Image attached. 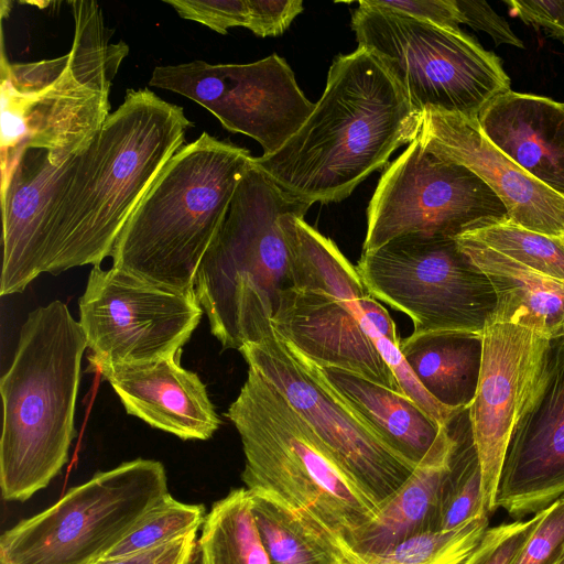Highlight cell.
Instances as JSON below:
<instances>
[{
    "label": "cell",
    "instance_id": "1",
    "mask_svg": "<svg viewBox=\"0 0 564 564\" xmlns=\"http://www.w3.org/2000/svg\"><path fill=\"white\" fill-rule=\"evenodd\" d=\"M422 119L379 59L357 47L334 58L325 90L299 131L252 163L300 202H340L417 138Z\"/></svg>",
    "mask_w": 564,
    "mask_h": 564
},
{
    "label": "cell",
    "instance_id": "2",
    "mask_svg": "<svg viewBox=\"0 0 564 564\" xmlns=\"http://www.w3.org/2000/svg\"><path fill=\"white\" fill-rule=\"evenodd\" d=\"M184 109L150 89H129L75 158L56 208L46 273L100 265L167 161L193 127Z\"/></svg>",
    "mask_w": 564,
    "mask_h": 564
},
{
    "label": "cell",
    "instance_id": "3",
    "mask_svg": "<svg viewBox=\"0 0 564 564\" xmlns=\"http://www.w3.org/2000/svg\"><path fill=\"white\" fill-rule=\"evenodd\" d=\"M86 349L79 322L59 300L30 312L21 326L0 380V488L6 501L30 499L67 464Z\"/></svg>",
    "mask_w": 564,
    "mask_h": 564
},
{
    "label": "cell",
    "instance_id": "4",
    "mask_svg": "<svg viewBox=\"0 0 564 564\" xmlns=\"http://www.w3.org/2000/svg\"><path fill=\"white\" fill-rule=\"evenodd\" d=\"M69 4L75 32L66 55L10 63L1 47V172L28 148L56 163L82 153L110 115V88L129 47L111 43L115 31L96 1Z\"/></svg>",
    "mask_w": 564,
    "mask_h": 564
},
{
    "label": "cell",
    "instance_id": "5",
    "mask_svg": "<svg viewBox=\"0 0 564 564\" xmlns=\"http://www.w3.org/2000/svg\"><path fill=\"white\" fill-rule=\"evenodd\" d=\"M310 207L282 192L251 160L194 285L224 349L240 350L273 329L281 294L295 285L294 252L282 219Z\"/></svg>",
    "mask_w": 564,
    "mask_h": 564
},
{
    "label": "cell",
    "instance_id": "6",
    "mask_svg": "<svg viewBox=\"0 0 564 564\" xmlns=\"http://www.w3.org/2000/svg\"><path fill=\"white\" fill-rule=\"evenodd\" d=\"M252 158L207 132L183 145L123 226L111 267L154 284L194 289L202 259Z\"/></svg>",
    "mask_w": 564,
    "mask_h": 564
},
{
    "label": "cell",
    "instance_id": "7",
    "mask_svg": "<svg viewBox=\"0 0 564 564\" xmlns=\"http://www.w3.org/2000/svg\"><path fill=\"white\" fill-rule=\"evenodd\" d=\"M224 415L239 433L241 479L347 542L378 513L286 400L253 368Z\"/></svg>",
    "mask_w": 564,
    "mask_h": 564
},
{
    "label": "cell",
    "instance_id": "8",
    "mask_svg": "<svg viewBox=\"0 0 564 564\" xmlns=\"http://www.w3.org/2000/svg\"><path fill=\"white\" fill-rule=\"evenodd\" d=\"M282 226L294 252L295 285L281 294L274 330L321 367L349 370L401 393L364 328L370 293L357 268L303 215H285Z\"/></svg>",
    "mask_w": 564,
    "mask_h": 564
},
{
    "label": "cell",
    "instance_id": "9",
    "mask_svg": "<svg viewBox=\"0 0 564 564\" xmlns=\"http://www.w3.org/2000/svg\"><path fill=\"white\" fill-rule=\"evenodd\" d=\"M358 47L376 56L420 113L427 110L477 119L510 90L501 61L460 29L358 2L351 17Z\"/></svg>",
    "mask_w": 564,
    "mask_h": 564
},
{
    "label": "cell",
    "instance_id": "10",
    "mask_svg": "<svg viewBox=\"0 0 564 564\" xmlns=\"http://www.w3.org/2000/svg\"><path fill=\"white\" fill-rule=\"evenodd\" d=\"M155 459L135 458L70 488L0 536V564H93L169 495Z\"/></svg>",
    "mask_w": 564,
    "mask_h": 564
},
{
    "label": "cell",
    "instance_id": "11",
    "mask_svg": "<svg viewBox=\"0 0 564 564\" xmlns=\"http://www.w3.org/2000/svg\"><path fill=\"white\" fill-rule=\"evenodd\" d=\"M356 268L370 295L408 315L414 333L481 334L496 310L489 279L455 238L398 237L362 252Z\"/></svg>",
    "mask_w": 564,
    "mask_h": 564
},
{
    "label": "cell",
    "instance_id": "12",
    "mask_svg": "<svg viewBox=\"0 0 564 564\" xmlns=\"http://www.w3.org/2000/svg\"><path fill=\"white\" fill-rule=\"evenodd\" d=\"M312 430L360 491L378 509L406 481L415 466L397 455L324 380L316 364L274 328L239 350Z\"/></svg>",
    "mask_w": 564,
    "mask_h": 564
},
{
    "label": "cell",
    "instance_id": "13",
    "mask_svg": "<svg viewBox=\"0 0 564 564\" xmlns=\"http://www.w3.org/2000/svg\"><path fill=\"white\" fill-rule=\"evenodd\" d=\"M507 219L505 205L476 174L425 149L416 138L379 180L362 252L402 236L456 238Z\"/></svg>",
    "mask_w": 564,
    "mask_h": 564
},
{
    "label": "cell",
    "instance_id": "14",
    "mask_svg": "<svg viewBox=\"0 0 564 564\" xmlns=\"http://www.w3.org/2000/svg\"><path fill=\"white\" fill-rule=\"evenodd\" d=\"M78 306L93 371L180 356L204 313L195 289L180 291L100 265L93 267Z\"/></svg>",
    "mask_w": 564,
    "mask_h": 564
},
{
    "label": "cell",
    "instance_id": "15",
    "mask_svg": "<svg viewBox=\"0 0 564 564\" xmlns=\"http://www.w3.org/2000/svg\"><path fill=\"white\" fill-rule=\"evenodd\" d=\"M149 85L197 102L228 131L260 143L263 154L282 148L315 107L276 54L249 64L193 61L158 66Z\"/></svg>",
    "mask_w": 564,
    "mask_h": 564
},
{
    "label": "cell",
    "instance_id": "16",
    "mask_svg": "<svg viewBox=\"0 0 564 564\" xmlns=\"http://www.w3.org/2000/svg\"><path fill=\"white\" fill-rule=\"evenodd\" d=\"M551 344L550 338L511 323L490 319L482 330L481 366L468 420L488 514L496 511L508 446L541 386Z\"/></svg>",
    "mask_w": 564,
    "mask_h": 564
},
{
    "label": "cell",
    "instance_id": "17",
    "mask_svg": "<svg viewBox=\"0 0 564 564\" xmlns=\"http://www.w3.org/2000/svg\"><path fill=\"white\" fill-rule=\"evenodd\" d=\"M564 496V349L552 341L536 395L508 446L496 495L513 520L532 517Z\"/></svg>",
    "mask_w": 564,
    "mask_h": 564
},
{
    "label": "cell",
    "instance_id": "18",
    "mask_svg": "<svg viewBox=\"0 0 564 564\" xmlns=\"http://www.w3.org/2000/svg\"><path fill=\"white\" fill-rule=\"evenodd\" d=\"M76 155L56 163L46 150L28 148L1 173L2 296L46 273L52 221Z\"/></svg>",
    "mask_w": 564,
    "mask_h": 564
},
{
    "label": "cell",
    "instance_id": "19",
    "mask_svg": "<svg viewBox=\"0 0 564 564\" xmlns=\"http://www.w3.org/2000/svg\"><path fill=\"white\" fill-rule=\"evenodd\" d=\"M438 156L476 174L505 205L513 224L564 237V197L550 189L495 147L477 119L427 110L417 135Z\"/></svg>",
    "mask_w": 564,
    "mask_h": 564
},
{
    "label": "cell",
    "instance_id": "20",
    "mask_svg": "<svg viewBox=\"0 0 564 564\" xmlns=\"http://www.w3.org/2000/svg\"><path fill=\"white\" fill-rule=\"evenodd\" d=\"M178 356L97 368L128 414L181 440L210 438L221 424L199 377Z\"/></svg>",
    "mask_w": 564,
    "mask_h": 564
},
{
    "label": "cell",
    "instance_id": "21",
    "mask_svg": "<svg viewBox=\"0 0 564 564\" xmlns=\"http://www.w3.org/2000/svg\"><path fill=\"white\" fill-rule=\"evenodd\" d=\"M477 121L505 155L564 197V102L510 89L492 99Z\"/></svg>",
    "mask_w": 564,
    "mask_h": 564
},
{
    "label": "cell",
    "instance_id": "22",
    "mask_svg": "<svg viewBox=\"0 0 564 564\" xmlns=\"http://www.w3.org/2000/svg\"><path fill=\"white\" fill-rule=\"evenodd\" d=\"M456 440L449 424L438 435L411 476L379 509L377 516L347 541L360 555H378L425 532H435L436 510Z\"/></svg>",
    "mask_w": 564,
    "mask_h": 564
},
{
    "label": "cell",
    "instance_id": "23",
    "mask_svg": "<svg viewBox=\"0 0 564 564\" xmlns=\"http://www.w3.org/2000/svg\"><path fill=\"white\" fill-rule=\"evenodd\" d=\"M459 249L489 279L497 297L490 319L530 328L551 340L564 336V282L532 270L466 236Z\"/></svg>",
    "mask_w": 564,
    "mask_h": 564
},
{
    "label": "cell",
    "instance_id": "24",
    "mask_svg": "<svg viewBox=\"0 0 564 564\" xmlns=\"http://www.w3.org/2000/svg\"><path fill=\"white\" fill-rule=\"evenodd\" d=\"M316 367L324 380L397 455L415 467L422 462L442 425L400 392L349 370Z\"/></svg>",
    "mask_w": 564,
    "mask_h": 564
},
{
    "label": "cell",
    "instance_id": "25",
    "mask_svg": "<svg viewBox=\"0 0 564 564\" xmlns=\"http://www.w3.org/2000/svg\"><path fill=\"white\" fill-rule=\"evenodd\" d=\"M400 350L422 386L441 404L468 410L479 379L482 333H412Z\"/></svg>",
    "mask_w": 564,
    "mask_h": 564
},
{
    "label": "cell",
    "instance_id": "26",
    "mask_svg": "<svg viewBox=\"0 0 564 564\" xmlns=\"http://www.w3.org/2000/svg\"><path fill=\"white\" fill-rule=\"evenodd\" d=\"M249 491L252 513L271 564H346L322 524L267 492Z\"/></svg>",
    "mask_w": 564,
    "mask_h": 564
},
{
    "label": "cell",
    "instance_id": "27",
    "mask_svg": "<svg viewBox=\"0 0 564 564\" xmlns=\"http://www.w3.org/2000/svg\"><path fill=\"white\" fill-rule=\"evenodd\" d=\"M200 530L195 564H271L247 488L231 489L215 501Z\"/></svg>",
    "mask_w": 564,
    "mask_h": 564
},
{
    "label": "cell",
    "instance_id": "28",
    "mask_svg": "<svg viewBox=\"0 0 564 564\" xmlns=\"http://www.w3.org/2000/svg\"><path fill=\"white\" fill-rule=\"evenodd\" d=\"M449 427L456 444L440 491L435 531L454 530L487 513L481 468L471 436L468 410L453 419Z\"/></svg>",
    "mask_w": 564,
    "mask_h": 564
},
{
    "label": "cell",
    "instance_id": "29",
    "mask_svg": "<svg viewBox=\"0 0 564 564\" xmlns=\"http://www.w3.org/2000/svg\"><path fill=\"white\" fill-rule=\"evenodd\" d=\"M488 519L485 513L451 531L425 532L378 555L357 554L324 529L343 553L346 564H464L489 528Z\"/></svg>",
    "mask_w": 564,
    "mask_h": 564
},
{
    "label": "cell",
    "instance_id": "30",
    "mask_svg": "<svg viewBox=\"0 0 564 564\" xmlns=\"http://www.w3.org/2000/svg\"><path fill=\"white\" fill-rule=\"evenodd\" d=\"M463 235L532 270L564 282V237L529 230L509 219Z\"/></svg>",
    "mask_w": 564,
    "mask_h": 564
},
{
    "label": "cell",
    "instance_id": "31",
    "mask_svg": "<svg viewBox=\"0 0 564 564\" xmlns=\"http://www.w3.org/2000/svg\"><path fill=\"white\" fill-rule=\"evenodd\" d=\"M206 508L166 495L104 557L141 553L170 544L202 529Z\"/></svg>",
    "mask_w": 564,
    "mask_h": 564
},
{
    "label": "cell",
    "instance_id": "32",
    "mask_svg": "<svg viewBox=\"0 0 564 564\" xmlns=\"http://www.w3.org/2000/svg\"><path fill=\"white\" fill-rule=\"evenodd\" d=\"M564 553V496L547 507L511 564H555Z\"/></svg>",
    "mask_w": 564,
    "mask_h": 564
},
{
    "label": "cell",
    "instance_id": "33",
    "mask_svg": "<svg viewBox=\"0 0 564 564\" xmlns=\"http://www.w3.org/2000/svg\"><path fill=\"white\" fill-rule=\"evenodd\" d=\"M543 511L529 519L513 520L488 528L464 564H511L540 521Z\"/></svg>",
    "mask_w": 564,
    "mask_h": 564
},
{
    "label": "cell",
    "instance_id": "34",
    "mask_svg": "<svg viewBox=\"0 0 564 564\" xmlns=\"http://www.w3.org/2000/svg\"><path fill=\"white\" fill-rule=\"evenodd\" d=\"M185 20L195 21L219 34L228 29L246 28L249 18L247 0H163Z\"/></svg>",
    "mask_w": 564,
    "mask_h": 564
},
{
    "label": "cell",
    "instance_id": "35",
    "mask_svg": "<svg viewBox=\"0 0 564 564\" xmlns=\"http://www.w3.org/2000/svg\"><path fill=\"white\" fill-rule=\"evenodd\" d=\"M247 29L258 36L282 34L303 11L302 0H247Z\"/></svg>",
    "mask_w": 564,
    "mask_h": 564
},
{
    "label": "cell",
    "instance_id": "36",
    "mask_svg": "<svg viewBox=\"0 0 564 564\" xmlns=\"http://www.w3.org/2000/svg\"><path fill=\"white\" fill-rule=\"evenodd\" d=\"M509 13L564 43V0H506Z\"/></svg>",
    "mask_w": 564,
    "mask_h": 564
},
{
    "label": "cell",
    "instance_id": "37",
    "mask_svg": "<svg viewBox=\"0 0 564 564\" xmlns=\"http://www.w3.org/2000/svg\"><path fill=\"white\" fill-rule=\"evenodd\" d=\"M460 23L487 33L496 44H508L523 48V42L514 34L509 23L486 1L455 0Z\"/></svg>",
    "mask_w": 564,
    "mask_h": 564
},
{
    "label": "cell",
    "instance_id": "38",
    "mask_svg": "<svg viewBox=\"0 0 564 564\" xmlns=\"http://www.w3.org/2000/svg\"><path fill=\"white\" fill-rule=\"evenodd\" d=\"M373 6L400 12L448 29H459L460 15L455 0H369Z\"/></svg>",
    "mask_w": 564,
    "mask_h": 564
},
{
    "label": "cell",
    "instance_id": "39",
    "mask_svg": "<svg viewBox=\"0 0 564 564\" xmlns=\"http://www.w3.org/2000/svg\"><path fill=\"white\" fill-rule=\"evenodd\" d=\"M197 543V532L180 540L155 564H193Z\"/></svg>",
    "mask_w": 564,
    "mask_h": 564
},
{
    "label": "cell",
    "instance_id": "40",
    "mask_svg": "<svg viewBox=\"0 0 564 564\" xmlns=\"http://www.w3.org/2000/svg\"><path fill=\"white\" fill-rule=\"evenodd\" d=\"M176 541L141 553L117 557H102L93 564H155Z\"/></svg>",
    "mask_w": 564,
    "mask_h": 564
},
{
    "label": "cell",
    "instance_id": "41",
    "mask_svg": "<svg viewBox=\"0 0 564 564\" xmlns=\"http://www.w3.org/2000/svg\"><path fill=\"white\" fill-rule=\"evenodd\" d=\"M557 346L564 349V336L553 340Z\"/></svg>",
    "mask_w": 564,
    "mask_h": 564
},
{
    "label": "cell",
    "instance_id": "42",
    "mask_svg": "<svg viewBox=\"0 0 564 564\" xmlns=\"http://www.w3.org/2000/svg\"><path fill=\"white\" fill-rule=\"evenodd\" d=\"M555 564H564V553Z\"/></svg>",
    "mask_w": 564,
    "mask_h": 564
}]
</instances>
